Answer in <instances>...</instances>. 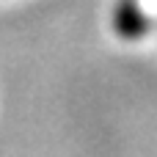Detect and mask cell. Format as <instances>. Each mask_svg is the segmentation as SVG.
Masks as SVG:
<instances>
[{
    "instance_id": "1",
    "label": "cell",
    "mask_w": 157,
    "mask_h": 157,
    "mask_svg": "<svg viewBox=\"0 0 157 157\" xmlns=\"http://www.w3.org/2000/svg\"><path fill=\"white\" fill-rule=\"evenodd\" d=\"M113 25H116L119 36H124V39H135V36L146 33V28H149V17L141 11V6H138L135 0H121V3L116 6Z\"/></svg>"
}]
</instances>
